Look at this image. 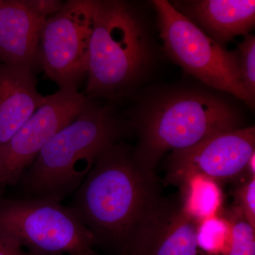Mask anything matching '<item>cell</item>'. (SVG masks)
<instances>
[{
    "mask_svg": "<svg viewBox=\"0 0 255 255\" xmlns=\"http://www.w3.org/2000/svg\"><path fill=\"white\" fill-rule=\"evenodd\" d=\"M1 0H0V4H1Z\"/></svg>",
    "mask_w": 255,
    "mask_h": 255,
    "instance_id": "cell-21",
    "label": "cell"
},
{
    "mask_svg": "<svg viewBox=\"0 0 255 255\" xmlns=\"http://www.w3.org/2000/svg\"><path fill=\"white\" fill-rule=\"evenodd\" d=\"M181 14L222 46L239 35L249 34L255 23L254 0L183 1Z\"/></svg>",
    "mask_w": 255,
    "mask_h": 255,
    "instance_id": "cell-12",
    "label": "cell"
},
{
    "mask_svg": "<svg viewBox=\"0 0 255 255\" xmlns=\"http://www.w3.org/2000/svg\"><path fill=\"white\" fill-rule=\"evenodd\" d=\"M207 255H215L208 254Z\"/></svg>",
    "mask_w": 255,
    "mask_h": 255,
    "instance_id": "cell-20",
    "label": "cell"
},
{
    "mask_svg": "<svg viewBox=\"0 0 255 255\" xmlns=\"http://www.w3.org/2000/svg\"><path fill=\"white\" fill-rule=\"evenodd\" d=\"M231 238V231L227 220L214 216L199 223L198 228V245L208 252V254L218 255L223 251L225 241Z\"/></svg>",
    "mask_w": 255,
    "mask_h": 255,
    "instance_id": "cell-16",
    "label": "cell"
},
{
    "mask_svg": "<svg viewBox=\"0 0 255 255\" xmlns=\"http://www.w3.org/2000/svg\"><path fill=\"white\" fill-rule=\"evenodd\" d=\"M0 242H2V241H0ZM2 243H3V242H2Z\"/></svg>",
    "mask_w": 255,
    "mask_h": 255,
    "instance_id": "cell-22",
    "label": "cell"
},
{
    "mask_svg": "<svg viewBox=\"0 0 255 255\" xmlns=\"http://www.w3.org/2000/svg\"><path fill=\"white\" fill-rule=\"evenodd\" d=\"M199 223L167 202L148 233L130 255H197Z\"/></svg>",
    "mask_w": 255,
    "mask_h": 255,
    "instance_id": "cell-13",
    "label": "cell"
},
{
    "mask_svg": "<svg viewBox=\"0 0 255 255\" xmlns=\"http://www.w3.org/2000/svg\"><path fill=\"white\" fill-rule=\"evenodd\" d=\"M48 18L37 12L28 0H1L0 63L33 68L38 60L42 31Z\"/></svg>",
    "mask_w": 255,
    "mask_h": 255,
    "instance_id": "cell-10",
    "label": "cell"
},
{
    "mask_svg": "<svg viewBox=\"0 0 255 255\" xmlns=\"http://www.w3.org/2000/svg\"><path fill=\"white\" fill-rule=\"evenodd\" d=\"M238 205L247 221L255 228V177L250 179L238 191Z\"/></svg>",
    "mask_w": 255,
    "mask_h": 255,
    "instance_id": "cell-18",
    "label": "cell"
},
{
    "mask_svg": "<svg viewBox=\"0 0 255 255\" xmlns=\"http://www.w3.org/2000/svg\"><path fill=\"white\" fill-rule=\"evenodd\" d=\"M226 220L231 238L225 255H255V228L247 221L237 206L231 210Z\"/></svg>",
    "mask_w": 255,
    "mask_h": 255,
    "instance_id": "cell-15",
    "label": "cell"
},
{
    "mask_svg": "<svg viewBox=\"0 0 255 255\" xmlns=\"http://www.w3.org/2000/svg\"><path fill=\"white\" fill-rule=\"evenodd\" d=\"M254 154V127L221 132L190 148L173 151L169 159L165 182L182 185L194 176L215 182L234 179L248 171Z\"/></svg>",
    "mask_w": 255,
    "mask_h": 255,
    "instance_id": "cell-9",
    "label": "cell"
},
{
    "mask_svg": "<svg viewBox=\"0 0 255 255\" xmlns=\"http://www.w3.org/2000/svg\"><path fill=\"white\" fill-rule=\"evenodd\" d=\"M241 80L253 102L255 99V37L247 34L239 46Z\"/></svg>",
    "mask_w": 255,
    "mask_h": 255,
    "instance_id": "cell-17",
    "label": "cell"
},
{
    "mask_svg": "<svg viewBox=\"0 0 255 255\" xmlns=\"http://www.w3.org/2000/svg\"><path fill=\"white\" fill-rule=\"evenodd\" d=\"M73 209L98 242L130 255L167 204L155 171L116 143L99 157L73 194Z\"/></svg>",
    "mask_w": 255,
    "mask_h": 255,
    "instance_id": "cell-1",
    "label": "cell"
},
{
    "mask_svg": "<svg viewBox=\"0 0 255 255\" xmlns=\"http://www.w3.org/2000/svg\"><path fill=\"white\" fill-rule=\"evenodd\" d=\"M184 200L182 208L200 223L216 216L221 204V193L217 183L202 176L189 178L182 184Z\"/></svg>",
    "mask_w": 255,
    "mask_h": 255,
    "instance_id": "cell-14",
    "label": "cell"
},
{
    "mask_svg": "<svg viewBox=\"0 0 255 255\" xmlns=\"http://www.w3.org/2000/svg\"><path fill=\"white\" fill-rule=\"evenodd\" d=\"M76 89H60L47 96L7 142L0 146V188L14 184L40 152L90 102Z\"/></svg>",
    "mask_w": 255,
    "mask_h": 255,
    "instance_id": "cell-8",
    "label": "cell"
},
{
    "mask_svg": "<svg viewBox=\"0 0 255 255\" xmlns=\"http://www.w3.org/2000/svg\"><path fill=\"white\" fill-rule=\"evenodd\" d=\"M151 47L143 21L130 3L95 0L86 95L115 100L140 81Z\"/></svg>",
    "mask_w": 255,
    "mask_h": 255,
    "instance_id": "cell-4",
    "label": "cell"
},
{
    "mask_svg": "<svg viewBox=\"0 0 255 255\" xmlns=\"http://www.w3.org/2000/svg\"><path fill=\"white\" fill-rule=\"evenodd\" d=\"M122 127L108 106L90 100L23 172L27 198L60 203L73 194L104 152L117 143Z\"/></svg>",
    "mask_w": 255,
    "mask_h": 255,
    "instance_id": "cell-2",
    "label": "cell"
},
{
    "mask_svg": "<svg viewBox=\"0 0 255 255\" xmlns=\"http://www.w3.org/2000/svg\"><path fill=\"white\" fill-rule=\"evenodd\" d=\"M152 4L167 54L206 85L254 107L242 82L239 55L224 49L169 1L155 0Z\"/></svg>",
    "mask_w": 255,
    "mask_h": 255,
    "instance_id": "cell-6",
    "label": "cell"
},
{
    "mask_svg": "<svg viewBox=\"0 0 255 255\" xmlns=\"http://www.w3.org/2000/svg\"><path fill=\"white\" fill-rule=\"evenodd\" d=\"M95 0H70L42 31L38 60L60 89H76L87 75Z\"/></svg>",
    "mask_w": 255,
    "mask_h": 255,
    "instance_id": "cell-7",
    "label": "cell"
},
{
    "mask_svg": "<svg viewBox=\"0 0 255 255\" xmlns=\"http://www.w3.org/2000/svg\"><path fill=\"white\" fill-rule=\"evenodd\" d=\"M239 119L232 106L211 94L194 90L164 94L135 117L138 143L134 155L139 163L155 171L167 151L186 150L238 128Z\"/></svg>",
    "mask_w": 255,
    "mask_h": 255,
    "instance_id": "cell-3",
    "label": "cell"
},
{
    "mask_svg": "<svg viewBox=\"0 0 255 255\" xmlns=\"http://www.w3.org/2000/svg\"><path fill=\"white\" fill-rule=\"evenodd\" d=\"M45 98L38 92L33 68L0 63V146L11 138Z\"/></svg>",
    "mask_w": 255,
    "mask_h": 255,
    "instance_id": "cell-11",
    "label": "cell"
},
{
    "mask_svg": "<svg viewBox=\"0 0 255 255\" xmlns=\"http://www.w3.org/2000/svg\"><path fill=\"white\" fill-rule=\"evenodd\" d=\"M0 241L38 255H92L96 244L73 209L37 198L0 204Z\"/></svg>",
    "mask_w": 255,
    "mask_h": 255,
    "instance_id": "cell-5",
    "label": "cell"
},
{
    "mask_svg": "<svg viewBox=\"0 0 255 255\" xmlns=\"http://www.w3.org/2000/svg\"><path fill=\"white\" fill-rule=\"evenodd\" d=\"M0 255H26L24 252L11 248L2 242H0Z\"/></svg>",
    "mask_w": 255,
    "mask_h": 255,
    "instance_id": "cell-19",
    "label": "cell"
}]
</instances>
